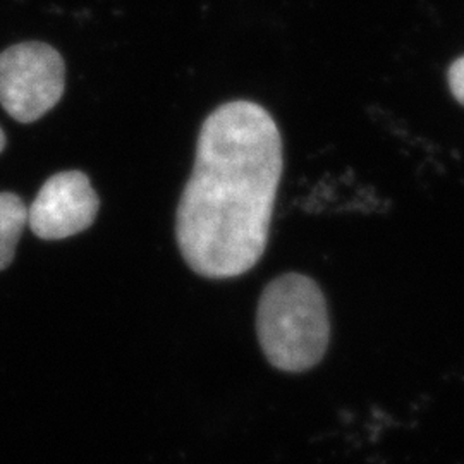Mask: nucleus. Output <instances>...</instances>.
I'll return each mask as SVG.
<instances>
[{
	"mask_svg": "<svg viewBox=\"0 0 464 464\" xmlns=\"http://www.w3.org/2000/svg\"><path fill=\"white\" fill-rule=\"evenodd\" d=\"M100 199L82 170L50 176L28 208V226L36 237L59 241L86 231L99 216Z\"/></svg>",
	"mask_w": 464,
	"mask_h": 464,
	"instance_id": "obj_4",
	"label": "nucleus"
},
{
	"mask_svg": "<svg viewBox=\"0 0 464 464\" xmlns=\"http://www.w3.org/2000/svg\"><path fill=\"white\" fill-rule=\"evenodd\" d=\"M281 174V133L262 105L234 100L205 119L176 216L178 246L193 272L218 281L258 264Z\"/></svg>",
	"mask_w": 464,
	"mask_h": 464,
	"instance_id": "obj_1",
	"label": "nucleus"
},
{
	"mask_svg": "<svg viewBox=\"0 0 464 464\" xmlns=\"http://www.w3.org/2000/svg\"><path fill=\"white\" fill-rule=\"evenodd\" d=\"M449 90L464 107V55L456 59L448 71Z\"/></svg>",
	"mask_w": 464,
	"mask_h": 464,
	"instance_id": "obj_6",
	"label": "nucleus"
},
{
	"mask_svg": "<svg viewBox=\"0 0 464 464\" xmlns=\"http://www.w3.org/2000/svg\"><path fill=\"white\" fill-rule=\"evenodd\" d=\"M5 143H7V138H5V133H4V130L0 128V153L4 151V149H5Z\"/></svg>",
	"mask_w": 464,
	"mask_h": 464,
	"instance_id": "obj_7",
	"label": "nucleus"
},
{
	"mask_svg": "<svg viewBox=\"0 0 464 464\" xmlns=\"http://www.w3.org/2000/svg\"><path fill=\"white\" fill-rule=\"evenodd\" d=\"M64 90L66 64L49 44L23 42L0 53V105L17 122L42 119Z\"/></svg>",
	"mask_w": 464,
	"mask_h": 464,
	"instance_id": "obj_3",
	"label": "nucleus"
},
{
	"mask_svg": "<svg viewBox=\"0 0 464 464\" xmlns=\"http://www.w3.org/2000/svg\"><path fill=\"white\" fill-rule=\"evenodd\" d=\"M256 334L268 363L282 372L318 365L331 341L327 301L318 284L296 272L268 282L256 310Z\"/></svg>",
	"mask_w": 464,
	"mask_h": 464,
	"instance_id": "obj_2",
	"label": "nucleus"
},
{
	"mask_svg": "<svg viewBox=\"0 0 464 464\" xmlns=\"http://www.w3.org/2000/svg\"><path fill=\"white\" fill-rule=\"evenodd\" d=\"M28 224V207L11 191L0 193V270H5L16 256L19 237Z\"/></svg>",
	"mask_w": 464,
	"mask_h": 464,
	"instance_id": "obj_5",
	"label": "nucleus"
}]
</instances>
